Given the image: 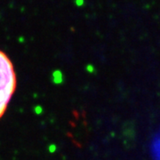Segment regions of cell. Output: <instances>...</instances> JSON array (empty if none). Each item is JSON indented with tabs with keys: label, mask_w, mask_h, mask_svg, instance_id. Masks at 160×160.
<instances>
[{
	"label": "cell",
	"mask_w": 160,
	"mask_h": 160,
	"mask_svg": "<svg viewBox=\"0 0 160 160\" xmlns=\"http://www.w3.org/2000/svg\"><path fill=\"white\" fill-rule=\"evenodd\" d=\"M150 153L153 160H160V132L153 138L150 144Z\"/></svg>",
	"instance_id": "cell-2"
},
{
	"label": "cell",
	"mask_w": 160,
	"mask_h": 160,
	"mask_svg": "<svg viewBox=\"0 0 160 160\" xmlns=\"http://www.w3.org/2000/svg\"><path fill=\"white\" fill-rule=\"evenodd\" d=\"M16 88V74L12 62L4 52L0 50V118Z\"/></svg>",
	"instance_id": "cell-1"
}]
</instances>
